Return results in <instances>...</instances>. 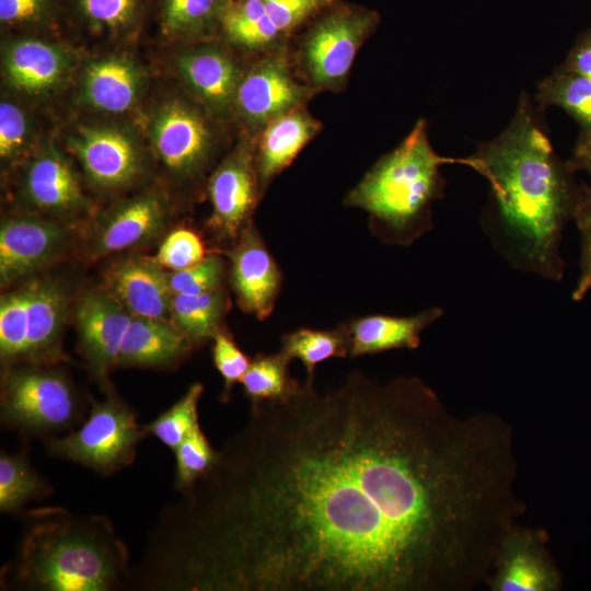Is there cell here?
<instances>
[{
	"instance_id": "32",
	"label": "cell",
	"mask_w": 591,
	"mask_h": 591,
	"mask_svg": "<svg viewBox=\"0 0 591 591\" xmlns=\"http://www.w3.org/2000/svg\"><path fill=\"white\" fill-rule=\"evenodd\" d=\"M67 18H70L68 0H0V26L4 35H59Z\"/></svg>"
},
{
	"instance_id": "37",
	"label": "cell",
	"mask_w": 591,
	"mask_h": 591,
	"mask_svg": "<svg viewBox=\"0 0 591 591\" xmlns=\"http://www.w3.org/2000/svg\"><path fill=\"white\" fill-rule=\"evenodd\" d=\"M204 387L200 383L189 386L184 396L150 424L143 426L171 450H175L198 426V404Z\"/></svg>"
},
{
	"instance_id": "41",
	"label": "cell",
	"mask_w": 591,
	"mask_h": 591,
	"mask_svg": "<svg viewBox=\"0 0 591 591\" xmlns=\"http://www.w3.org/2000/svg\"><path fill=\"white\" fill-rule=\"evenodd\" d=\"M263 2L277 30L289 40L332 3L328 0H263Z\"/></svg>"
},
{
	"instance_id": "8",
	"label": "cell",
	"mask_w": 591,
	"mask_h": 591,
	"mask_svg": "<svg viewBox=\"0 0 591 591\" xmlns=\"http://www.w3.org/2000/svg\"><path fill=\"white\" fill-rule=\"evenodd\" d=\"M83 58L60 35L7 34L1 42L2 86L38 106L70 90Z\"/></svg>"
},
{
	"instance_id": "6",
	"label": "cell",
	"mask_w": 591,
	"mask_h": 591,
	"mask_svg": "<svg viewBox=\"0 0 591 591\" xmlns=\"http://www.w3.org/2000/svg\"><path fill=\"white\" fill-rule=\"evenodd\" d=\"M379 23L374 10L339 0L332 2L289 42L298 77L315 94L341 91L360 47Z\"/></svg>"
},
{
	"instance_id": "29",
	"label": "cell",
	"mask_w": 591,
	"mask_h": 591,
	"mask_svg": "<svg viewBox=\"0 0 591 591\" xmlns=\"http://www.w3.org/2000/svg\"><path fill=\"white\" fill-rule=\"evenodd\" d=\"M228 309L229 299L223 287L196 296L174 294L170 304V320L192 344H199L213 339L223 331Z\"/></svg>"
},
{
	"instance_id": "36",
	"label": "cell",
	"mask_w": 591,
	"mask_h": 591,
	"mask_svg": "<svg viewBox=\"0 0 591 591\" xmlns=\"http://www.w3.org/2000/svg\"><path fill=\"white\" fill-rule=\"evenodd\" d=\"M28 283L0 302V352L4 361L25 359L28 336Z\"/></svg>"
},
{
	"instance_id": "20",
	"label": "cell",
	"mask_w": 591,
	"mask_h": 591,
	"mask_svg": "<svg viewBox=\"0 0 591 591\" xmlns=\"http://www.w3.org/2000/svg\"><path fill=\"white\" fill-rule=\"evenodd\" d=\"M66 230L35 216L3 219L0 228V280L8 285L50 262L66 243Z\"/></svg>"
},
{
	"instance_id": "19",
	"label": "cell",
	"mask_w": 591,
	"mask_h": 591,
	"mask_svg": "<svg viewBox=\"0 0 591 591\" xmlns=\"http://www.w3.org/2000/svg\"><path fill=\"white\" fill-rule=\"evenodd\" d=\"M132 315L107 290H90L77 306L80 346L93 375L105 382L117 364L120 346Z\"/></svg>"
},
{
	"instance_id": "39",
	"label": "cell",
	"mask_w": 591,
	"mask_h": 591,
	"mask_svg": "<svg viewBox=\"0 0 591 591\" xmlns=\"http://www.w3.org/2000/svg\"><path fill=\"white\" fill-rule=\"evenodd\" d=\"M224 276L223 259L210 254L196 265L167 273V282L172 296H196L222 288Z\"/></svg>"
},
{
	"instance_id": "16",
	"label": "cell",
	"mask_w": 591,
	"mask_h": 591,
	"mask_svg": "<svg viewBox=\"0 0 591 591\" xmlns=\"http://www.w3.org/2000/svg\"><path fill=\"white\" fill-rule=\"evenodd\" d=\"M224 252L239 306L260 321L268 318L280 293L282 275L253 221Z\"/></svg>"
},
{
	"instance_id": "27",
	"label": "cell",
	"mask_w": 591,
	"mask_h": 591,
	"mask_svg": "<svg viewBox=\"0 0 591 591\" xmlns=\"http://www.w3.org/2000/svg\"><path fill=\"white\" fill-rule=\"evenodd\" d=\"M28 336L25 359L43 360L57 356V345L67 306L63 287L55 279L28 282Z\"/></svg>"
},
{
	"instance_id": "23",
	"label": "cell",
	"mask_w": 591,
	"mask_h": 591,
	"mask_svg": "<svg viewBox=\"0 0 591 591\" xmlns=\"http://www.w3.org/2000/svg\"><path fill=\"white\" fill-rule=\"evenodd\" d=\"M443 315L431 306L409 316L370 314L345 323L349 336V357L395 349H416L422 332Z\"/></svg>"
},
{
	"instance_id": "38",
	"label": "cell",
	"mask_w": 591,
	"mask_h": 591,
	"mask_svg": "<svg viewBox=\"0 0 591 591\" xmlns=\"http://www.w3.org/2000/svg\"><path fill=\"white\" fill-rule=\"evenodd\" d=\"M176 485L182 490L190 488L204 477L217 459L215 451L198 426L175 450Z\"/></svg>"
},
{
	"instance_id": "15",
	"label": "cell",
	"mask_w": 591,
	"mask_h": 591,
	"mask_svg": "<svg viewBox=\"0 0 591 591\" xmlns=\"http://www.w3.org/2000/svg\"><path fill=\"white\" fill-rule=\"evenodd\" d=\"M66 153L55 137L46 135L23 161L20 192L30 206L62 215L89 209L80 177Z\"/></svg>"
},
{
	"instance_id": "5",
	"label": "cell",
	"mask_w": 591,
	"mask_h": 591,
	"mask_svg": "<svg viewBox=\"0 0 591 591\" xmlns=\"http://www.w3.org/2000/svg\"><path fill=\"white\" fill-rule=\"evenodd\" d=\"M150 153L175 178L201 183L234 140L231 125L209 115L184 93L160 96L144 105L137 123Z\"/></svg>"
},
{
	"instance_id": "35",
	"label": "cell",
	"mask_w": 591,
	"mask_h": 591,
	"mask_svg": "<svg viewBox=\"0 0 591 591\" xmlns=\"http://www.w3.org/2000/svg\"><path fill=\"white\" fill-rule=\"evenodd\" d=\"M47 483L32 467L24 454L1 453L0 510L14 512L34 499L48 495Z\"/></svg>"
},
{
	"instance_id": "21",
	"label": "cell",
	"mask_w": 591,
	"mask_h": 591,
	"mask_svg": "<svg viewBox=\"0 0 591 591\" xmlns=\"http://www.w3.org/2000/svg\"><path fill=\"white\" fill-rule=\"evenodd\" d=\"M106 289L132 316L170 317L172 293L167 273L154 258L130 257L105 274Z\"/></svg>"
},
{
	"instance_id": "14",
	"label": "cell",
	"mask_w": 591,
	"mask_h": 591,
	"mask_svg": "<svg viewBox=\"0 0 591 591\" xmlns=\"http://www.w3.org/2000/svg\"><path fill=\"white\" fill-rule=\"evenodd\" d=\"M1 407L4 424L33 433L69 429L80 419L70 384L51 371L25 369L9 373Z\"/></svg>"
},
{
	"instance_id": "26",
	"label": "cell",
	"mask_w": 591,
	"mask_h": 591,
	"mask_svg": "<svg viewBox=\"0 0 591 591\" xmlns=\"http://www.w3.org/2000/svg\"><path fill=\"white\" fill-rule=\"evenodd\" d=\"M190 344L165 320L132 316L120 346L117 364H167L181 358Z\"/></svg>"
},
{
	"instance_id": "22",
	"label": "cell",
	"mask_w": 591,
	"mask_h": 591,
	"mask_svg": "<svg viewBox=\"0 0 591 591\" xmlns=\"http://www.w3.org/2000/svg\"><path fill=\"white\" fill-rule=\"evenodd\" d=\"M321 129L322 123L302 106L275 118L257 134L255 166L263 196Z\"/></svg>"
},
{
	"instance_id": "4",
	"label": "cell",
	"mask_w": 591,
	"mask_h": 591,
	"mask_svg": "<svg viewBox=\"0 0 591 591\" xmlns=\"http://www.w3.org/2000/svg\"><path fill=\"white\" fill-rule=\"evenodd\" d=\"M126 561V548L107 520L50 509L33 517L15 571L30 589L104 591L118 581Z\"/></svg>"
},
{
	"instance_id": "42",
	"label": "cell",
	"mask_w": 591,
	"mask_h": 591,
	"mask_svg": "<svg viewBox=\"0 0 591 591\" xmlns=\"http://www.w3.org/2000/svg\"><path fill=\"white\" fill-rule=\"evenodd\" d=\"M573 221L580 235V259L571 299L579 302L591 291V184L580 187Z\"/></svg>"
},
{
	"instance_id": "43",
	"label": "cell",
	"mask_w": 591,
	"mask_h": 591,
	"mask_svg": "<svg viewBox=\"0 0 591 591\" xmlns=\"http://www.w3.org/2000/svg\"><path fill=\"white\" fill-rule=\"evenodd\" d=\"M212 340V359L216 369L223 379L222 399L227 402L233 386L241 383L252 359L237 347L233 338L224 331L218 333Z\"/></svg>"
},
{
	"instance_id": "10",
	"label": "cell",
	"mask_w": 591,
	"mask_h": 591,
	"mask_svg": "<svg viewBox=\"0 0 591 591\" xmlns=\"http://www.w3.org/2000/svg\"><path fill=\"white\" fill-rule=\"evenodd\" d=\"M175 47L172 74L181 92L217 120L233 126L237 89L253 56L220 37Z\"/></svg>"
},
{
	"instance_id": "11",
	"label": "cell",
	"mask_w": 591,
	"mask_h": 591,
	"mask_svg": "<svg viewBox=\"0 0 591 591\" xmlns=\"http://www.w3.org/2000/svg\"><path fill=\"white\" fill-rule=\"evenodd\" d=\"M314 95L293 68L289 44L253 56L237 89L233 126L256 137L268 123L306 106Z\"/></svg>"
},
{
	"instance_id": "28",
	"label": "cell",
	"mask_w": 591,
	"mask_h": 591,
	"mask_svg": "<svg viewBox=\"0 0 591 591\" xmlns=\"http://www.w3.org/2000/svg\"><path fill=\"white\" fill-rule=\"evenodd\" d=\"M219 37L248 56L277 49L290 42L270 20L263 0H232Z\"/></svg>"
},
{
	"instance_id": "25",
	"label": "cell",
	"mask_w": 591,
	"mask_h": 591,
	"mask_svg": "<svg viewBox=\"0 0 591 591\" xmlns=\"http://www.w3.org/2000/svg\"><path fill=\"white\" fill-rule=\"evenodd\" d=\"M232 0H155L162 39L181 46L219 37L223 16Z\"/></svg>"
},
{
	"instance_id": "2",
	"label": "cell",
	"mask_w": 591,
	"mask_h": 591,
	"mask_svg": "<svg viewBox=\"0 0 591 591\" xmlns=\"http://www.w3.org/2000/svg\"><path fill=\"white\" fill-rule=\"evenodd\" d=\"M461 163L489 183L483 228L496 251L514 269L560 281L563 233L573 220L581 186L572 163L554 152L526 95L508 127Z\"/></svg>"
},
{
	"instance_id": "9",
	"label": "cell",
	"mask_w": 591,
	"mask_h": 591,
	"mask_svg": "<svg viewBox=\"0 0 591 591\" xmlns=\"http://www.w3.org/2000/svg\"><path fill=\"white\" fill-rule=\"evenodd\" d=\"M127 47L84 56L70 88L72 104L80 115L128 118L142 111L151 76Z\"/></svg>"
},
{
	"instance_id": "1",
	"label": "cell",
	"mask_w": 591,
	"mask_h": 591,
	"mask_svg": "<svg viewBox=\"0 0 591 591\" xmlns=\"http://www.w3.org/2000/svg\"><path fill=\"white\" fill-rule=\"evenodd\" d=\"M512 426L417 376L350 372L252 405L182 508L194 591H473L519 524Z\"/></svg>"
},
{
	"instance_id": "33",
	"label": "cell",
	"mask_w": 591,
	"mask_h": 591,
	"mask_svg": "<svg viewBox=\"0 0 591 591\" xmlns=\"http://www.w3.org/2000/svg\"><path fill=\"white\" fill-rule=\"evenodd\" d=\"M541 106H558L581 127L591 132V80L578 73L557 70L542 81L537 89Z\"/></svg>"
},
{
	"instance_id": "17",
	"label": "cell",
	"mask_w": 591,
	"mask_h": 591,
	"mask_svg": "<svg viewBox=\"0 0 591 591\" xmlns=\"http://www.w3.org/2000/svg\"><path fill=\"white\" fill-rule=\"evenodd\" d=\"M543 530L518 524L503 540L487 587L491 591H558L560 570Z\"/></svg>"
},
{
	"instance_id": "30",
	"label": "cell",
	"mask_w": 591,
	"mask_h": 591,
	"mask_svg": "<svg viewBox=\"0 0 591 591\" xmlns=\"http://www.w3.org/2000/svg\"><path fill=\"white\" fill-rule=\"evenodd\" d=\"M32 105L2 92L0 102V159L4 164L23 162L46 135Z\"/></svg>"
},
{
	"instance_id": "44",
	"label": "cell",
	"mask_w": 591,
	"mask_h": 591,
	"mask_svg": "<svg viewBox=\"0 0 591 591\" xmlns=\"http://www.w3.org/2000/svg\"><path fill=\"white\" fill-rule=\"evenodd\" d=\"M558 69L578 73L591 80V27L579 35Z\"/></svg>"
},
{
	"instance_id": "12",
	"label": "cell",
	"mask_w": 591,
	"mask_h": 591,
	"mask_svg": "<svg viewBox=\"0 0 591 591\" xmlns=\"http://www.w3.org/2000/svg\"><path fill=\"white\" fill-rule=\"evenodd\" d=\"M147 434L132 410L109 397L93 402L89 417L78 430L49 440L47 447L53 455L111 474L134 461L136 447Z\"/></svg>"
},
{
	"instance_id": "40",
	"label": "cell",
	"mask_w": 591,
	"mask_h": 591,
	"mask_svg": "<svg viewBox=\"0 0 591 591\" xmlns=\"http://www.w3.org/2000/svg\"><path fill=\"white\" fill-rule=\"evenodd\" d=\"M207 256L200 235L190 228H178L164 239L154 259L162 268L175 271L196 265Z\"/></svg>"
},
{
	"instance_id": "46",
	"label": "cell",
	"mask_w": 591,
	"mask_h": 591,
	"mask_svg": "<svg viewBox=\"0 0 591 591\" xmlns=\"http://www.w3.org/2000/svg\"><path fill=\"white\" fill-rule=\"evenodd\" d=\"M328 1L334 2L335 0H328Z\"/></svg>"
},
{
	"instance_id": "13",
	"label": "cell",
	"mask_w": 591,
	"mask_h": 591,
	"mask_svg": "<svg viewBox=\"0 0 591 591\" xmlns=\"http://www.w3.org/2000/svg\"><path fill=\"white\" fill-rule=\"evenodd\" d=\"M236 137L211 172L206 189L211 204L207 228L218 241L234 243L252 222L263 198L255 166V137Z\"/></svg>"
},
{
	"instance_id": "7",
	"label": "cell",
	"mask_w": 591,
	"mask_h": 591,
	"mask_svg": "<svg viewBox=\"0 0 591 591\" xmlns=\"http://www.w3.org/2000/svg\"><path fill=\"white\" fill-rule=\"evenodd\" d=\"M65 124L60 144L100 190H119L144 173L150 150L138 124L126 118L79 115Z\"/></svg>"
},
{
	"instance_id": "24",
	"label": "cell",
	"mask_w": 591,
	"mask_h": 591,
	"mask_svg": "<svg viewBox=\"0 0 591 591\" xmlns=\"http://www.w3.org/2000/svg\"><path fill=\"white\" fill-rule=\"evenodd\" d=\"M70 19L89 37L129 46L144 25L149 0H68Z\"/></svg>"
},
{
	"instance_id": "3",
	"label": "cell",
	"mask_w": 591,
	"mask_h": 591,
	"mask_svg": "<svg viewBox=\"0 0 591 591\" xmlns=\"http://www.w3.org/2000/svg\"><path fill=\"white\" fill-rule=\"evenodd\" d=\"M461 160L432 149L427 124L419 119L349 190L344 202L369 215L370 230L382 243L409 246L432 229V205L444 195L440 167Z\"/></svg>"
},
{
	"instance_id": "34",
	"label": "cell",
	"mask_w": 591,
	"mask_h": 591,
	"mask_svg": "<svg viewBox=\"0 0 591 591\" xmlns=\"http://www.w3.org/2000/svg\"><path fill=\"white\" fill-rule=\"evenodd\" d=\"M289 363L280 351L259 354L251 360L241 383L252 405L283 399L298 389L300 382L290 376Z\"/></svg>"
},
{
	"instance_id": "18",
	"label": "cell",
	"mask_w": 591,
	"mask_h": 591,
	"mask_svg": "<svg viewBox=\"0 0 591 591\" xmlns=\"http://www.w3.org/2000/svg\"><path fill=\"white\" fill-rule=\"evenodd\" d=\"M169 210L165 194L157 188L119 201L99 220L90 256L99 258L146 243L163 229Z\"/></svg>"
},
{
	"instance_id": "45",
	"label": "cell",
	"mask_w": 591,
	"mask_h": 591,
	"mask_svg": "<svg viewBox=\"0 0 591 591\" xmlns=\"http://www.w3.org/2000/svg\"><path fill=\"white\" fill-rule=\"evenodd\" d=\"M570 162L577 171L586 172L591 178V132L580 134Z\"/></svg>"
},
{
	"instance_id": "31",
	"label": "cell",
	"mask_w": 591,
	"mask_h": 591,
	"mask_svg": "<svg viewBox=\"0 0 591 591\" xmlns=\"http://www.w3.org/2000/svg\"><path fill=\"white\" fill-rule=\"evenodd\" d=\"M349 349V336L344 323L332 329L301 327L287 333L281 338L280 352L290 361L300 360L305 367L306 380L313 381L320 362L348 357Z\"/></svg>"
}]
</instances>
